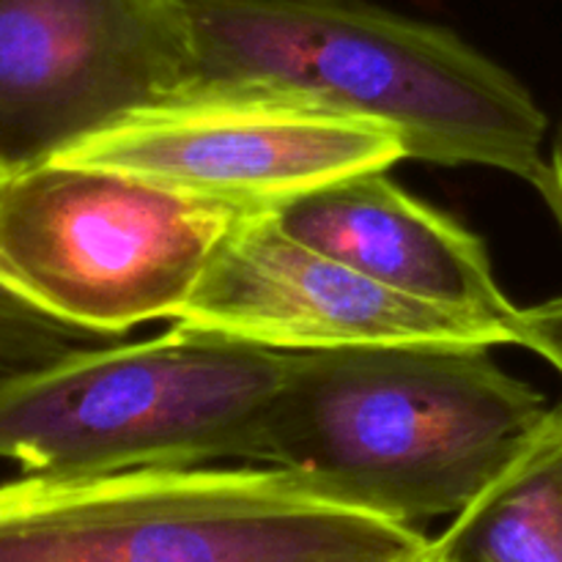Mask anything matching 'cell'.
I'll use <instances>...</instances> for the list:
<instances>
[{
  "instance_id": "1",
  "label": "cell",
  "mask_w": 562,
  "mask_h": 562,
  "mask_svg": "<svg viewBox=\"0 0 562 562\" xmlns=\"http://www.w3.org/2000/svg\"><path fill=\"white\" fill-rule=\"evenodd\" d=\"M549 412L483 346L302 351L289 355L261 464L420 527L461 514Z\"/></svg>"
},
{
  "instance_id": "2",
  "label": "cell",
  "mask_w": 562,
  "mask_h": 562,
  "mask_svg": "<svg viewBox=\"0 0 562 562\" xmlns=\"http://www.w3.org/2000/svg\"><path fill=\"white\" fill-rule=\"evenodd\" d=\"M198 82L302 93L387 126L406 159L541 184L547 115L492 58L366 0H184Z\"/></svg>"
},
{
  "instance_id": "3",
  "label": "cell",
  "mask_w": 562,
  "mask_h": 562,
  "mask_svg": "<svg viewBox=\"0 0 562 562\" xmlns=\"http://www.w3.org/2000/svg\"><path fill=\"white\" fill-rule=\"evenodd\" d=\"M420 527L280 467H146L0 483V562H423Z\"/></svg>"
},
{
  "instance_id": "4",
  "label": "cell",
  "mask_w": 562,
  "mask_h": 562,
  "mask_svg": "<svg viewBox=\"0 0 562 562\" xmlns=\"http://www.w3.org/2000/svg\"><path fill=\"white\" fill-rule=\"evenodd\" d=\"M289 351L206 329L71 349L0 376V461L22 475L258 461Z\"/></svg>"
},
{
  "instance_id": "5",
  "label": "cell",
  "mask_w": 562,
  "mask_h": 562,
  "mask_svg": "<svg viewBox=\"0 0 562 562\" xmlns=\"http://www.w3.org/2000/svg\"><path fill=\"white\" fill-rule=\"evenodd\" d=\"M247 214L146 176L53 157L0 181V274L38 311L108 340L176 322Z\"/></svg>"
},
{
  "instance_id": "6",
  "label": "cell",
  "mask_w": 562,
  "mask_h": 562,
  "mask_svg": "<svg viewBox=\"0 0 562 562\" xmlns=\"http://www.w3.org/2000/svg\"><path fill=\"white\" fill-rule=\"evenodd\" d=\"M58 157L261 214L349 176L390 170L406 148L387 126L302 93L192 80Z\"/></svg>"
},
{
  "instance_id": "7",
  "label": "cell",
  "mask_w": 562,
  "mask_h": 562,
  "mask_svg": "<svg viewBox=\"0 0 562 562\" xmlns=\"http://www.w3.org/2000/svg\"><path fill=\"white\" fill-rule=\"evenodd\" d=\"M192 75L184 0H0V165L47 162Z\"/></svg>"
},
{
  "instance_id": "8",
  "label": "cell",
  "mask_w": 562,
  "mask_h": 562,
  "mask_svg": "<svg viewBox=\"0 0 562 562\" xmlns=\"http://www.w3.org/2000/svg\"><path fill=\"white\" fill-rule=\"evenodd\" d=\"M173 324L263 349L514 346L494 324L412 300L285 234L272 214H247L209 261Z\"/></svg>"
},
{
  "instance_id": "9",
  "label": "cell",
  "mask_w": 562,
  "mask_h": 562,
  "mask_svg": "<svg viewBox=\"0 0 562 562\" xmlns=\"http://www.w3.org/2000/svg\"><path fill=\"white\" fill-rule=\"evenodd\" d=\"M269 214L289 236L376 283L494 324L514 338L519 307L497 283L483 239L459 220L409 195L387 170L318 187Z\"/></svg>"
},
{
  "instance_id": "10",
  "label": "cell",
  "mask_w": 562,
  "mask_h": 562,
  "mask_svg": "<svg viewBox=\"0 0 562 562\" xmlns=\"http://www.w3.org/2000/svg\"><path fill=\"white\" fill-rule=\"evenodd\" d=\"M426 562H562V406L442 536Z\"/></svg>"
},
{
  "instance_id": "11",
  "label": "cell",
  "mask_w": 562,
  "mask_h": 562,
  "mask_svg": "<svg viewBox=\"0 0 562 562\" xmlns=\"http://www.w3.org/2000/svg\"><path fill=\"white\" fill-rule=\"evenodd\" d=\"M97 335L69 327L16 294L0 274V376L42 366L80 346L99 344Z\"/></svg>"
},
{
  "instance_id": "12",
  "label": "cell",
  "mask_w": 562,
  "mask_h": 562,
  "mask_svg": "<svg viewBox=\"0 0 562 562\" xmlns=\"http://www.w3.org/2000/svg\"><path fill=\"white\" fill-rule=\"evenodd\" d=\"M514 346L536 351L562 376V296L516 311Z\"/></svg>"
},
{
  "instance_id": "13",
  "label": "cell",
  "mask_w": 562,
  "mask_h": 562,
  "mask_svg": "<svg viewBox=\"0 0 562 562\" xmlns=\"http://www.w3.org/2000/svg\"><path fill=\"white\" fill-rule=\"evenodd\" d=\"M538 190H541L543 201L549 203V209H552L554 220H558L562 231V126L558 137H554L552 154L547 159V170H543V179L538 184Z\"/></svg>"
},
{
  "instance_id": "14",
  "label": "cell",
  "mask_w": 562,
  "mask_h": 562,
  "mask_svg": "<svg viewBox=\"0 0 562 562\" xmlns=\"http://www.w3.org/2000/svg\"><path fill=\"white\" fill-rule=\"evenodd\" d=\"M3 176H5V170H3V165H0V181H3Z\"/></svg>"
},
{
  "instance_id": "15",
  "label": "cell",
  "mask_w": 562,
  "mask_h": 562,
  "mask_svg": "<svg viewBox=\"0 0 562 562\" xmlns=\"http://www.w3.org/2000/svg\"><path fill=\"white\" fill-rule=\"evenodd\" d=\"M423 562H426V558H423Z\"/></svg>"
}]
</instances>
